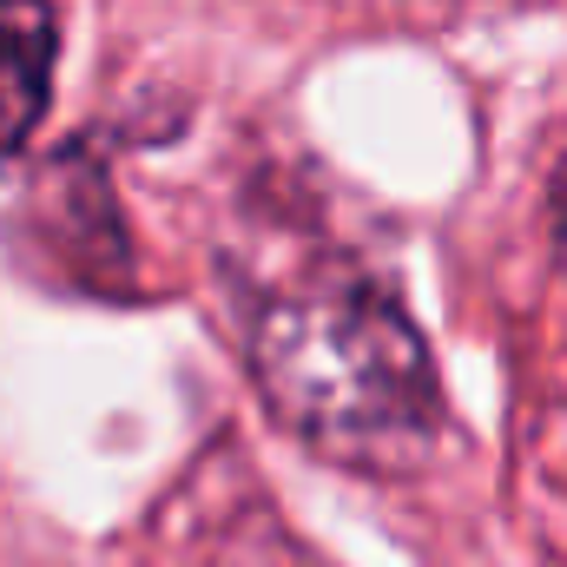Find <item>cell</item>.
Returning a JSON list of instances; mask_svg holds the SVG:
<instances>
[{"label": "cell", "instance_id": "1", "mask_svg": "<svg viewBox=\"0 0 567 567\" xmlns=\"http://www.w3.org/2000/svg\"><path fill=\"white\" fill-rule=\"evenodd\" d=\"M245 357L265 410L363 475H416L449 442L429 337L383 284L323 278L278 290L251 317Z\"/></svg>", "mask_w": 567, "mask_h": 567}, {"label": "cell", "instance_id": "2", "mask_svg": "<svg viewBox=\"0 0 567 567\" xmlns=\"http://www.w3.org/2000/svg\"><path fill=\"white\" fill-rule=\"evenodd\" d=\"M53 66H60V7L0 0V158L40 133L53 106Z\"/></svg>", "mask_w": 567, "mask_h": 567}, {"label": "cell", "instance_id": "3", "mask_svg": "<svg viewBox=\"0 0 567 567\" xmlns=\"http://www.w3.org/2000/svg\"><path fill=\"white\" fill-rule=\"evenodd\" d=\"M555 258H561V271H567V185H561V212H555Z\"/></svg>", "mask_w": 567, "mask_h": 567}]
</instances>
